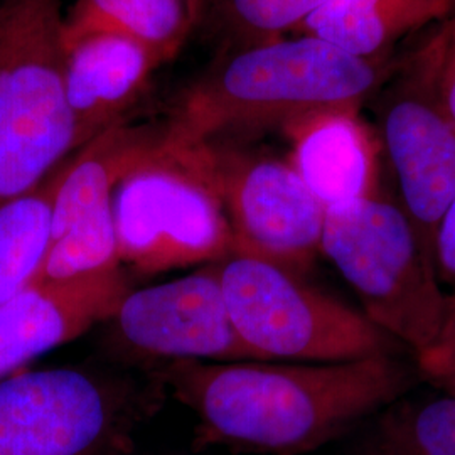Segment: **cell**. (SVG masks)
Listing matches in <instances>:
<instances>
[{
    "label": "cell",
    "mask_w": 455,
    "mask_h": 455,
    "mask_svg": "<svg viewBox=\"0 0 455 455\" xmlns=\"http://www.w3.org/2000/svg\"><path fill=\"white\" fill-rule=\"evenodd\" d=\"M398 355L317 363L174 361L154 379L195 413V443L236 454L306 455L339 442L413 390Z\"/></svg>",
    "instance_id": "6da1fadb"
},
{
    "label": "cell",
    "mask_w": 455,
    "mask_h": 455,
    "mask_svg": "<svg viewBox=\"0 0 455 455\" xmlns=\"http://www.w3.org/2000/svg\"><path fill=\"white\" fill-rule=\"evenodd\" d=\"M383 78L381 61L361 60L309 34L229 49L188 90L161 144L186 150L225 132L359 110Z\"/></svg>",
    "instance_id": "7a4b0ae2"
},
{
    "label": "cell",
    "mask_w": 455,
    "mask_h": 455,
    "mask_svg": "<svg viewBox=\"0 0 455 455\" xmlns=\"http://www.w3.org/2000/svg\"><path fill=\"white\" fill-rule=\"evenodd\" d=\"M82 146L66 97L61 0L0 4V206Z\"/></svg>",
    "instance_id": "3957f363"
},
{
    "label": "cell",
    "mask_w": 455,
    "mask_h": 455,
    "mask_svg": "<svg viewBox=\"0 0 455 455\" xmlns=\"http://www.w3.org/2000/svg\"><path fill=\"white\" fill-rule=\"evenodd\" d=\"M321 251L358 293L363 314L413 356L437 341L452 295L398 203L378 193L327 208Z\"/></svg>",
    "instance_id": "277c9868"
},
{
    "label": "cell",
    "mask_w": 455,
    "mask_h": 455,
    "mask_svg": "<svg viewBox=\"0 0 455 455\" xmlns=\"http://www.w3.org/2000/svg\"><path fill=\"white\" fill-rule=\"evenodd\" d=\"M218 268L233 325L261 361L342 363L398 355L403 346L275 263L235 253Z\"/></svg>",
    "instance_id": "5b68a950"
},
{
    "label": "cell",
    "mask_w": 455,
    "mask_h": 455,
    "mask_svg": "<svg viewBox=\"0 0 455 455\" xmlns=\"http://www.w3.org/2000/svg\"><path fill=\"white\" fill-rule=\"evenodd\" d=\"M112 206L118 263L137 274L157 275L235 255L218 196L161 140L116 182Z\"/></svg>",
    "instance_id": "8992f818"
},
{
    "label": "cell",
    "mask_w": 455,
    "mask_h": 455,
    "mask_svg": "<svg viewBox=\"0 0 455 455\" xmlns=\"http://www.w3.org/2000/svg\"><path fill=\"white\" fill-rule=\"evenodd\" d=\"M171 152L218 196L235 253L275 263L297 275L307 272L321 251L325 208L292 164L212 142Z\"/></svg>",
    "instance_id": "52a82bcc"
},
{
    "label": "cell",
    "mask_w": 455,
    "mask_h": 455,
    "mask_svg": "<svg viewBox=\"0 0 455 455\" xmlns=\"http://www.w3.org/2000/svg\"><path fill=\"white\" fill-rule=\"evenodd\" d=\"M127 385L54 368L0 381V455H107L140 420Z\"/></svg>",
    "instance_id": "ba28073f"
},
{
    "label": "cell",
    "mask_w": 455,
    "mask_h": 455,
    "mask_svg": "<svg viewBox=\"0 0 455 455\" xmlns=\"http://www.w3.org/2000/svg\"><path fill=\"white\" fill-rule=\"evenodd\" d=\"M443 56L442 36L379 103L381 142L398 182L400 206L434 265L437 229L455 197V125L440 98Z\"/></svg>",
    "instance_id": "9c48e42d"
},
{
    "label": "cell",
    "mask_w": 455,
    "mask_h": 455,
    "mask_svg": "<svg viewBox=\"0 0 455 455\" xmlns=\"http://www.w3.org/2000/svg\"><path fill=\"white\" fill-rule=\"evenodd\" d=\"M105 324L115 353L131 361H261L233 325L218 263L129 291Z\"/></svg>",
    "instance_id": "30bf717a"
},
{
    "label": "cell",
    "mask_w": 455,
    "mask_h": 455,
    "mask_svg": "<svg viewBox=\"0 0 455 455\" xmlns=\"http://www.w3.org/2000/svg\"><path fill=\"white\" fill-rule=\"evenodd\" d=\"M156 142L144 132L116 124L92 139L73 163L58 169L51 246L37 282L122 268L112 206L115 186Z\"/></svg>",
    "instance_id": "8fae6325"
},
{
    "label": "cell",
    "mask_w": 455,
    "mask_h": 455,
    "mask_svg": "<svg viewBox=\"0 0 455 455\" xmlns=\"http://www.w3.org/2000/svg\"><path fill=\"white\" fill-rule=\"evenodd\" d=\"M131 291L122 268L36 282L0 304V378L105 324Z\"/></svg>",
    "instance_id": "7c38bea8"
},
{
    "label": "cell",
    "mask_w": 455,
    "mask_h": 455,
    "mask_svg": "<svg viewBox=\"0 0 455 455\" xmlns=\"http://www.w3.org/2000/svg\"><path fill=\"white\" fill-rule=\"evenodd\" d=\"M283 131L292 140L289 163L325 210L381 193L379 140L359 110L312 114Z\"/></svg>",
    "instance_id": "4fadbf2b"
},
{
    "label": "cell",
    "mask_w": 455,
    "mask_h": 455,
    "mask_svg": "<svg viewBox=\"0 0 455 455\" xmlns=\"http://www.w3.org/2000/svg\"><path fill=\"white\" fill-rule=\"evenodd\" d=\"M66 97L82 146L120 124L161 58L120 34L97 33L65 43Z\"/></svg>",
    "instance_id": "5bb4252c"
},
{
    "label": "cell",
    "mask_w": 455,
    "mask_h": 455,
    "mask_svg": "<svg viewBox=\"0 0 455 455\" xmlns=\"http://www.w3.org/2000/svg\"><path fill=\"white\" fill-rule=\"evenodd\" d=\"M454 9L455 0H329L300 29L361 60L381 61L396 41Z\"/></svg>",
    "instance_id": "9a60e30c"
},
{
    "label": "cell",
    "mask_w": 455,
    "mask_h": 455,
    "mask_svg": "<svg viewBox=\"0 0 455 455\" xmlns=\"http://www.w3.org/2000/svg\"><path fill=\"white\" fill-rule=\"evenodd\" d=\"M339 442L338 455H455V395L408 391Z\"/></svg>",
    "instance_id": "2e32d148"
},
{
    "label": "cell",
    "mask_w": 455,
    "mask_h": 455,
    "mask_svg": "<svg viewBox=\"0 0 455 455\" xmlns=\"http://www.w3.org/2000/svg\"><path fill=\"white\" fill-rule=\"evenodd\" d=\"M193 26L186 0H78L65 17V43L88 34H120L167 61Z\"/></svg>",
    "instance_id": "e0dca14e"
},
{
    "label": "cell",
    "mask_w": 455,
    "mask_h": 455,
    "mask_svg": "<svg viewBox=\"0 0 455 455\" xmlns=\"http://www.w3.org/2000/svg\"><path fill=\"white\" fill-rule=\"evenodd\" d=\"M58 169L33 191L0 206V304L36 283L51 246Z\"/></svg>",
    "instance_id": "ac0fdd59"
},
{
    "label": "cell",
    "mask_w": 455,
    "mask_h": 455,
    "mask_svg": "<svg viewBox=\"0 0 455 455\" xmlns=\"http://www.w3.org/2000/svg\"><path fill=\"white\" fill-rule=\"evenodd\" d=\"M325 2L329 0H214V12L229 49H236L300 29Z\"/></svg>",
    "instance_id": "d6986e66"
},
{
    "label": "cell",
    "mask_w": 455,
    "mask_h": 455,
    "mask_svg": "<svg viewBox=\"0 0 455 455\" xmlns=\"http://www.w3.org/2000/svg\"><path fill=\"white\" fill-rule=\"evenodd\" d=\"M415 366L419 376L432 388L455 395V295L437 341L415 355Z\"/></svg>",
    "instance_id": "ffe728a7"
},
{
    "label": "cell",
    "mask_w": 455,
    "mask_h": 455,
    "mask_svg": "<svg viewBox=\"0 0 455 455\" xmlns=\"http://www.w3.org/2000/svg\"><path fill=\"white\" fill-rule=\"evenodd\" d=\"M435 268L440 283L455 289V197L443 212L435 236Z\"/></svg>",
    "instance_id": "44dd1931"
},
{
    "label": "cell",
    "mask_w": 455,
    "mask_h": 455,
    "mask_svg": "<svg viewBox=\"0 0 455 455\" xmlns=\"http://www.w3.org/2000/svg\"><path fill=\"white\" fill-rule=\"evenodd\" d=\"M440 98L445 112L449 114L455 125V51H447V44L440 75Z\"/></svg>",
    "instance_id": "7402d4cb"
},
{
    "label": "cell",
    "mask_w": 455,
    "mask_h": 455,
    "mask_svg": "<svg viewBox=\"0 0 455 455\" xmlns=\"http://www.w3.org/2000/svg\"><path fill=\"white\" fill-rule=\"evenodd\" d=\"M186 4H188V9H189V14L193 17V20H197L199 16H201V12H203V7H204V4H206V0H186Z\"/></svg>",
    "instance_id": "603a6c76"
},
{
    "label": "cell",
    "mask_w": 455,
    "mask_h": 455,
    "mask_svg": "<svg viewBox=\"0 0 455 455\" xmlns=\"http://www.w3.org/2000/svg\"><path fill=\"white\" fill-rule=\"evenodd\" d=\"M445 36V44H447V51H455V22L454 26L449 29V33L443 34Z\"/></svg>",
    "instance_id": "cb8c5ba5"
}]
</instances>
